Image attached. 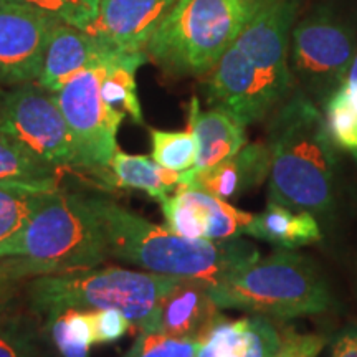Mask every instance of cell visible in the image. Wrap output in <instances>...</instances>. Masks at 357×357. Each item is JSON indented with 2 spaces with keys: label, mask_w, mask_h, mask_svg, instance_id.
Here are the masks:
<instances>
[{
  "label": "cell",
  "mask_w": 357,
  "mask_h": 357,
  "mask_svg": "<svg viewBox=\"0 0 357 357\" xmlns=\"http://www.w3.org/2000/svg\"><path fill=\"white\" fill-rule=\"evenodd\" d=\"M268 197L312 215L328 212L336 194V154L324 114L296 93L273 113L266 139Z\"/></svg>",
  "instance_id": "2"
},
{
  "label": "cell",
  "mask_w": 357,
  "mask_h": 357,
  "mask_svg": "<svg viewBox=\"0 0 357 357\" xmlns=\"http://www.w3.org/2000/svg\"><path fill=\"white\" fill-rule=\"evenodd\" d=\"M211 336L229 357H275L281 344L276 328L261 314L236 321L222 318Z\"/></svg>",
  "instance_id": "21"
},
{
  "label": "cell",
  "mask_w": 357,
  "mask_h": 357,
  "mask_svg": "<svg viewBox=\"0 0 357 357\" xmlns=\"http://www.w3.org/2000/svg\"><path fill=\"white\" fill-rule=\"evenodd\" d=\"M268 167L266 142H247L235 155L217 166L184 171L178 185L197 187L225 200L260 185L268 178Z\"/></svg>",
  "instance_id": "17"
},
{
  "label": "cell",
  "mask_w": 357,
  "mask_h": 357,
  "mask_svg": "<svg viewBox=\"0 0 357 357\" xmlns=\"http://www.w3.org/2000/svg\"><path fill=\"white\" fill-rule=\"evenodd\" d=\"M326 344V339L316 334L291 333L281 337L280 349L275 357H318Z\"/></svg>",
  "instance_id": "31"
},
{
  "label": "cell",
  "mask_w": 357,
  "mask_h": 357,
  "mask_svg": "<svg viewBox=\"0 0 357 357\" xmlns=\"http://www.w3.org/2000/svg\"><path fill=\"white\" fill-rule=\"evenodd\" d=\"M217 306L289 319L318 314L329 307L331 296L314 265L291 250L281 248L257 258L208 284Z\"/></svg>",
  "instance_id": "6"
},
{
  "label": "cell",
  "mask_w": 357,
  "mask_h": 357,
  "mask_svg": "<svg viewBox=\"0 0 357 357\" xmlns=\"http://www.w3.org/2000/svg\"><path fill=\"white\" fill-rule=\"evenodd\" d=\"M2 275H8V271L6 270V265H3V258H0V276Z\"/></svg>",
  "instance_id": "35"
},
{
  "label": "cell",
  "mask_w": 357,
  "mask_h": 357,
  "mask_svg": "<svg viewBox=\"0 0 357 357\" xmlns=\"http://www.w3.org/2000/svg\"><path fill=\"white\" fill-rule=\"evenodd\" d=\"M245 235L278 245L280 248L293 250L318 242L321 229L312 213L291 211L270 200L265 211L253 217Z\"/></svg>",
  "instance_id": "19"
},
{
  "label": "cell",
  "mask_w": 357,
  "mask_h": 357,
  "mask_svg": "<svg viewBox=\"0 0 357 357\" xmlns=\"http://www.w3.org/2000/svg\"><path fill=\"white\" fill-rule=\"evenodd\" d=\"M82 197L100 222L109 257L144 271L215 284L236 268L260 258L255 245L240 236L220 242L190 240L146 220L106 195Z\"/></svg>",
  "instance_id": "1"
},
{
  "label": "cell",
  "mask_w": 357,
  "mask_h": 357,
  "mask_svg": "<svg viewBox=\"0 0 357 357\" xmlns=\"http://www.w3.org/2000/svg\"><path fill=\"white\" fill-rule=\"evenodd\" d=\"M263 0H177L144 53L172 77L207 75Z\"/></svg>",
  "instance_id": "5"
},
{
  "label": "cell",
  "mask_w": 357,
  "mask_h": 357,
  "mask_svg": "<svg viewBox=\"0 0 357 357\" xmlns=\"http://www.w3.org/2000/svg\"><path fill=\"white\" fill-rule=\"evenodd\" d=\"M298 6V0H263L234 42L288 96L293 91L289 43Z\"/></svg>",
  "instance_id": "11"
},
{
  "label": "cell",
  "mask_w": 357,
  "mask_h": 357,
  "mask_svg": "<svg viewBox=\"0 0 357 357\" xmlns=\"http://www.w3.org/2000/svg\"><path fill=\"white\" fill-rule=\"evenodd\" d=\"M333 98H336L357 121V55L354 58V63H352L349 73H347L344 83H342L341 88L334 93Z\"/></svg>",
  "instance_id": "32"
},
{
  "label": "cell",
  "mask_w": 357,
  "mask_h": 357,
  "mask_svg": "<svg viewBox=\"0 0 357 357\" xmlns=\"http://www.w3.org/2000/svg\"><path fill=\"white\" fill-rule=\"evenodd\" d=\"M205 95L212 108L225 111L245 128L273 114L291 96L281 91L234 43L207 73Z\"/></svg>",
  "instance_id": "10"
},
{
  "label": "cell",
  "mask_w": 357,
  "mask_h": 357,
  "mask_svg": "<svg viewBox=\"0 0 357 357\" xmlns=\"http://www.w3.org/2000/svg\"><path fill=\"white\" fill-rule=\"evenodd\" d=\"M60 171L38 162L0 132V182L56 184Z\"/></svg>",
  "instance_id": "25"
},
{
  "label": "cell",
  "mask_w": 357,
  "mask_h": 357,
  "mask_svg": "<svg viewBox=\"0 0 357 357\" xmlns=\"http://www.w3.org/2000/svg\"><path fill=\"white\" fill-rule=\"evenodd\" d=\"M189 129L197 141V158L192 169H208L230 159L247 144L245 126L222 109L200 111L199 100L192 98Z\"/></svg>",
  "instance_id": "18"
},
{
  "label": "cell",
  "mask_w": 357,
  "mask_h": 357,
  "mask_svg": "<svg viewBox=\"0 0 357 357\" xmlns=\"http://www.w3.org/2000/svg\"><path fill=\"white\" fill-rule=\"evenodd\" d=\"M177 0H101L88 32L123 53H144L151 35Z\"/></svg>",
  "instance_id": "14"
},
{
  "label": "cell",
  "mask_w": 357,
  "mask_h": 357,
  "mask_svg": "<svg viewBox=\"0 0 357 357\" xmlns=\"http://www.w3.org/2000/svg\"><path fill=\"white\" fill-rule=\"evenodd\" d=\"M151 144H153L151 158L159 166L177 172L194 167L197 158V141L189 128L185 131L151 129Z\"/></svg>",
  "instance_id": "26"
},
{
  "label": "cell",
  "mask_w": 357,
  "mask_h": 357,
  "mask_svg": "<svg viewBox=\"0 0 357 357\" xmlns=\"http://www.w3.org/2000/svg\"><path fill=\"white\" fill-rule=\"evenodd\" d=\"M109 258L101 225L82 194L48 190L3 265L8 275H38L101 266Z\"/></svg>",
  "instance_id": "4"
},
{
  "label": "cell",
  "mask_w": 357,
  "mask_h": 357,
  "mask_svg": "<svg viewBox=\"0 0 357 357\" xmlns=\"http://www.w3.org/2000/svg\"><path fill=\"white\" fill-rule=\"evenodd\" d=\"M182 172L159 166L149 155H131L116 149L109 162L108 184L118 189L142 190L160 204L181 184Z\"/></svg>",
  "instance_id": "20"
},
{
  "label": "cell",
  "mask_w": 357,
  "mask_h": 357,
  "mask_svg": "<svg viewBox=\"0 0 357 357\" xmlns=\"http://www.w3.org/2000/svg\"><path fill=\"white\" fill-rule=\"evenodd\" d=\"M176 276L119 266H95L38 275L24 284L25 301L43 324L66 310H118L141 333H154L160 301Z\"/></svg>",
  "instance_id": "3"
},
{
  "label": "cell",
  "mask_w": 357,
  "mask_h": 357,
  "mask_svg": "<svg viewBox=\"0 0 357 357\" xmlns=\"http://www.w3.org/2000/svg\"><path fill=\"white\" fill-rule=\"evenodd\" d=\"M331 357H357V326L346 328L333 342Z\"/></svg>",
  "instance_id": "34"
},
{
  "label": "cell",
  "mask_w": 357,
  "mask_h": 357,
  "mask_svg": "<svg viewBox=\"0 0 357 357\" xmlns=\"http://www.w3.org/2000/svg\"><path fill=\"white\" fill-rule=\"evenodd\" d=\"M40 321L20 307L0 316V357H48Z\"/></svg>",
  "instance_id": "24"
},
{
  "label": "cell",
  "mask_w": 357,
  "mask_h": 357,
  "mask_svg": "<svg viewBox=\"0 0 357 357\" xmlns=\"http://www.w3.org/2000/svg\"><path fill=\"white\" fill-rule=\"evenodd\" d=\"M56 22L0 2V84L37 82L48 38Z\"/></svg>",
  "instance_id": "13"
},
{
  "label": "cell",
  "mask_w": 357,
  "mask_h": 357,
  "mask_svg": "<svg viewBox=\"0 0 357 357\" xmlns=\"http://www.w3.org/2000/svg\"><path fill=\"white\" fill-rule=\"evenodd\" d=\"M45 328L50 333L53 344H55L61 357H89V347H91V344L75 337L68 331V328H66L65 319L61 314H56L55 318L47 321Z\"/></svg>",
  "instance_id": "30"
},
{
  "label": "cell",
  "mask_w": 357,
  "mask_h": 357,
  "mask_svg": "<svg viewBox=\"0 0 357 357\" xmlns=\"http://www.w3.org/2000/svg\"><path fill=\"white\" fill-rule=\"evenodd\" d=\"M166 227L190 240L238 238L255 213L234 207L217 195L190 185H178L172 195L160 202Z\"/></svg>",
  "instance_id": "12"
},
{
  "label": "cell",
  "mask_w": 357,
  "mask_h": 357,
  "mask_svg": "<svg viewBox=\"0 0 357 357\" xmlns=\"http://www.w3.org/2000/svg\"><path fill=\"white\" fill-rule=\"evenodd\" d=\"M220 318V307L213 301L208 284L182 278L160 301L154 333L202 342Z\"/></svg>",
  "instance_id": "16"
},
{
  "label": "cell",
  "mask_w": 357,
  "mask_h": 357,
  "mask_svg": "<svg viewBox=\"0 0 357 357\" xmlns=\"http://www.w3.org/2000/svg\"><path fill=\"white\" fill-rule=\"evenodd\" d=\"M24 281L26 280L13 278L10 275L0 276V316L19 307Z\"/></svg>",
  "instance_id": "33"
},
{
  "label": "cell",
  "mask_w": 357,
  "mask_h": 357,
  "mask_svg": "<svg viewBox=\"0 0 357 357\" xmlns=\"http://www.w3.org/2000/svg\"><path fill=\"white\" fill-rule=\"evenodd\" d=\"M202 342L195 339L141 333L124 357H195Z\"/></svg>",
  "instance_id": "28"
},
{
  "label": "cell",
  "mask_w": 357,
  "mask_h": 357,
  "mask_svg": "<svg viewBox=\"0 0 357 357\" xmlns=\"http://www.w3.org/2000/svg\"><path fill=\"white\" fill-rule=\"evenodd\" d=\"M38 15L52 19L56 24H65L86 30L95 22L101 0H0Z\"/></svg>",
  "instance_id": "27"
},
{
  "label": "cell",
  "mask_w": 357,
  "mask_h": 357,
  "mask_svg": "<svg viewBox=\"0 0 357 357\" xmlns=\"http://www.w3.org/2000/svg\"><path fill=\"white\" fill-rule=\"evenodd\" d=\"M114 56L79 71L55 93L77 146V169L93 172L106 182L109 162L118 149L116 134L126 116L106 105L100 93L102 73Z\"/></svg>",
  "instance_id": "8"
},
{
  "label": "cell",
  "mask_w": 357,
  "mask_h": 357,
  "mask_svg": "<svg viewBox=\"0 0 357 357\" xmlns=\"http://www.w3.org/2000/svg\"><path fill=\"white\" fill-rule=\"evenodd\" d=\"M356 55L352 33L328 13H314L291 30L289 58L294 73L321 102L341 88Z\"/></svg>",
  "instance_id": "9"
},
{
  "label": "cell",
  "mask_w": 357,
  "mask_h": 357,
  "mask_svg": "<svg viewBox=\"0 0 357 357\" xmlns=\"http://www.w3.org/2000/svg\"><path fill=\"white\" fill-rule=\"evenodd\" d=\"M0 132L45 166L60 172L77 169V146L55 93L37 82L6 91L0 101Z\"/></svg>",
  "instance_id": "7"
},
{
  "label": "cell",
  "mask_w": 357,
  "mask_h": 357,
  "mask_svg": "<svg viewBox=\"0 0 357 357\" xmlns=\"http://www.w3.org/2000/svg\"><path fill=\"white\" fill-rule=\"evenodd\" d=\"M149 60L146 53H119L106 66L100 82L102 101L116 111L131 116L136 124H144L136 88V71Z\"/></svg>",
  "instance_id": "23"
},
{
  "label": "cell",
  "mask_w": 357,
  "mask_h": 357,
  "mask_svg": "<svg viewBox=\"0 0 357 357\" xmlns=\"http://www.w3.org/2000/svg\"><path fill=\"white\" fill-rule=\"evenodd\" d=\"M56 184L0 182V258H7L48 190Z\"/></svg>",
  "instance_id": "22"
},
{
  "label": "cell",
  "mask_w": 357,
  "mask_h": 357,
  "mask_svg": "<svg viewBox=\"0 0 357 357\" xmlns=\"http://www.w3.org/2000/svg\"><path fill=\"white\" fill-rule=\"evenodd\" d=\"M86 314L89 324H91L95 344H106V342L118 341V339L126 336L129 329H131V323L118 310L86 311Z\"/></svg>",
  "instance_id": "29"
},
{
  "label": "cell",
  "mask_w": 357,
  "mask_h": 357,
  "mask_svg": "<svg viewBox=\"0 0 357 357\" xmlns=\"http://www.w3.org/2000/svg\"><path fill=\"white\" fill-rule=\"evenodd\" d=\"M3 95H6V91H3L2 88H0V101H2V98H3Z\"/></svg>",
  "instance_id": "36"
},
{
  "label": "cell",
  "mask_w": 357,
  "mask_h": 357,
  "mask_svg": "<svg viewBox=\"0 0 357 357\" xmlns=\"http://www.w3.org/2000/svg\"><path fill=\"white\" fill-rule=\"evenodd\" d=\"M118 53L123 52L114 50L88 30L56 24L48 38L37 83L47 91L56 93L79 71L101 63Z\"/></svg>",
  "instance_id": "15"
}]
</instances>
